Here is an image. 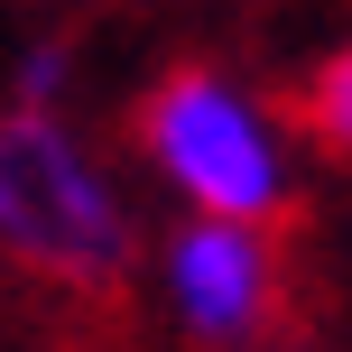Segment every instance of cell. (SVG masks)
I'll return each mask as SVG.
<instances>
[{"label":"cell","instance_id":"7a4b0ae2","mask_svg":"<svg viewBox=\"0 0 352 352\" xmlns=\"http://www.w3.org/2000/svg\"><path fill=\"white\" fill-rule=\"evenodd\" d=\"M140 140H148V167L167 176L176 195L195 204V223H241L260 232L269 213L287 204V158L269 140V121L223 84V74H167L140 111Z\"/></svg>","mask_w":352,"mask_h":352},{"label":"cell","instance_id":"6da1fadb","mask_svg":"<svg viewBox=\"0 0 352 352\" xmlns=\"http://www.w3.org/2000/svg\"><path fill=\"white\" fill-rule=\"evenodd\" d=\"M0 250L56 287H111L130 213L56 111H0Z\"/></svg>","mask_w":352,"mask_h":352},{"label":"cell","instance_id":"277c9868","mask_svg":"<svg viewBox=\"0 0 352 352\" xmlns=\"http://www.w3.org/2000/svg\"><path fill=\"white\" fill-rule=\"evenodd\" d=\"M297 121H306V140H324V148H343V158H352V47H334L316 74H306Z\"/></svg>","mask_w":352,"mask_h":352},{"label":"cell","instance_id":"3957f363","mask_svg":"<svg viewBox=\"0 0 352 352\" xmlns=\"http://www.w3.org/2000/svg\"><path fill=\"white\" fill-rule=\"evenodd\" d=\"M167 297L176 316L204 343H241L269 324V297H278V269H269V241L241 223H186L167 241Z\"/></svg>","mask_w":352,"mask_h":352}]
</instances>
